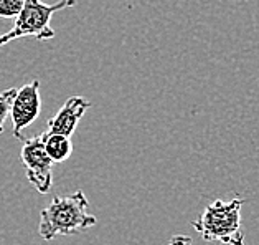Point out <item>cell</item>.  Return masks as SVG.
<instances>
[{
  "mask_svg": "<svg viewBox=\"0 0 259 245\" xmlns=\"http://www.w3.org/2000/svg\"><path fill=\"white\" fill-rule=\"evenodd\" d=\"M76 0H60L56 4H43L41 0H25L23 9L17 15L14 27L0 35V47L7 45L22 37H33L38 42L55 39V30L52 28V17L55 12L66 7H74Z\"/></svg>",
  "mask_w": 259,
  "mask_h": 245,
  "instance_id": "cell-3",
  "label": "cell"
},
{
  "mask_svg": "<svg viewBox=\"0 0 259 245\" xmlns=\"http://www.w3.org/2000/svg\"><path fill=\"white\" fill-rule=\"evenodd\" d=\"M167 245H192V238L187 235H174Z\"/></svg>",
  "mask_w": 259,
  "mask_h": 245,
  "instance_id": "cell-10",
  "label": "cell"
},
{
  "mask_svg": "<svg viewBox=\"0 0 259 245\" xmlns=\"http://www.w3.org/2000/svg\"><path fill=\"white\" fill-rule=\"evenodd\" d=\"M15 95H17V88H10V90L0 93V134L4 133L5 121L10 116L12 103H14Z\"/></svg>",
  "mask_w": 259,
  "mask_h": 245,
  "instance_id": "cell-8",
  "label": "cell"
},
{
  "mask_svg": "<svg viewBox=\"0 0 259 245\" xmlns=\"http://www.w3.org/2000/svg\"><path fill=\"white\" fill-rule=\"evenodd\" d=\"M96 216L90 212V200L83 191L69 196L53 197L40 214L38 232L43 240H53L58 235H74L94 227Z\"/></svg>",
  "mask_w": 259,
  "mask_h": 245,
  "instance_id": "cell-1",
  "label": "cell"
},
{
  "mask_svg": "<svg viewBox=\"0 0 259 245\" xmlns=\"http://www.w3.org/2000/svg\"><path fill=\"white\" fill-rule=\"evenodd\" d=\"M91 108V101H88L83 96L68 98L65 104L58 110V113L48 121L45 133L48 134H63L71 137L78 128L79 119Z\"/></svg>",
  "mask_w": 259,
  "mask_h": 245,
  "instance_id": "cell-6",
  "label": "cell"
},
{
  "mask_svg": "<svg viewBox=\"0 0 259 245\" xmlns=\"http://www.w3.org/2000/svg\"><path fill=\"white\" fill-rule=\"evenodd\" d=\"M243 202L241 197L214 200L201 212L198 221L192 222V227L203 240L225 245H244V234L241 230Z\"/></svg>",
  "mask_w": 259,
  "mask_h": 245,
  "instance_id": "cell-2",
  "label": "cell"
},
{
  "mask_svg": "<svg viewBox=\"0 0 259 245\" xmlns=\"http://www.w3.org/2000/svg\"><path fill=\"white\" fill-rule=\"evenodd\" d=\"M25 0H0V18H17Z\"/></svg>",
  "mask_w": 259,
  "mask_h": 245,
  "instance_id": "cell-9",
  "label": "cell"
},
{
  "mask_svg": "<svg viewBox=\"0 0 259 245\" xmlns=\"http://www.w3.org/2000/svg\"><path fill=\"white\" fill-rule=\"evenodd\" d=\"M41 111V96H40V81L33 80L17 90L10 110L12 124H14V136L23 139L22 131L28 128Z\"/></svg>",
  "mask_w": 259,
  "mask_h": 245,
  "instance_id": "cell-5",
  "label": "cell"
},
{
  "mask_svg": "<svg viewBox=\"0 0 259 245\" xmlns=\"http://www.w3.org/2000/svg\"><path fill=\"white\" fill-rule=\"evenodd\" d=\"M20 159L23 162L27 179L40 194H47L53 184V164L43 146L41 134L23 139L20 151Z\"/></svg>",
  "mask_w": 259,
  "mask_h": 245,
  "instance_id": "cell-4",
  "label": "cell"
},
{
  "mask_svg": "<svg viewBox=\"0 0 259 245\" xmlns=\"http://www.w3.org/2000/svg\"><path fill=\"white\" fill-rule=\"evenodd\" d=\"M43 146H45L47 154L53 162H65L73 153L71 137L63 134H48L43 133Z\"/></svg>",
  "mask_w": 259,
  "mask_h": 245,
  "instance_id": "cell-7",
  "label": "cell"
}]
</instances>
